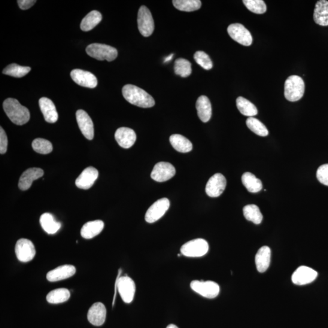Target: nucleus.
Wrapping results in <instances>:
<instances>
[{"instance_id":"obj_7","label":"nucleus","mask_w":328,"mask_h":328,"mask_svg":"<svg viewBox=\"0 0 328 328\" xmlns=\"http://www.w3.org/2000/svg\"><path fill=\"white\" fill-rule=\"evenodd\" d=\"M138 24L139 32L143 36L147 37L153 33L154 30L153 18L150 10L145 6L139 9Z\"/></svg>"},{"instance_id":"obj_6","label":"nucleus","mask_w":328,"mask_h":328,"mask_svg":"<svg viewBox=\"0 0 328 328\" xmlns=\"http://www.w3.org/2000/svg\"><path fill=\"white\" fill-rule=\"evenodd\" d=\"M190 287L195 293L210 299L217 297L220 291L219 285L212 281L194 280L191 282Z\"/></svg>"},{"instance_id":"obj_19","label":"nucleus","mask_w":328,"mask_h":328,"mask_svg":"<svg viewBox=\"0 0 328 328\" xmlns=\"http://www.w3.org/2000/svg\"><path fill=\"white\" fill-rule=\"evenodd\" d=\"M106 309L104 305L100 302L93 304L88 312V320L94 326H101L105 323Z\"/></svg>"},{"instance_id":"obj_43","label":"nucleus","mask_w":328,"mask_h":328,"mask_svg":"<svg viewBox=\"0 0 328 328\" xmlns=\"http://www.w3.org/2000/svg\"><path fill=\"white\" fill-rule=\"evenodd\" d=\"M18 5L22 10H26L35 4V0H18Z\"/></svg>"},{"instance_id":"obj_2","label":"nucleus","mask_w":328,"mask_h":328,"mask_svg":"<svg viewBox=\"0 0 328 328\" xmlns=\"http://www.w3.org/2000/svg\"><path fill=\"white\" fill-rule=\"evenodd\" d=\"M3 108L9 119L17 126H23L30 119L29 109L21 105L17 99H6L3 102Z\"/></svg>"},{"instance_id":"obj_41","label":"nucleus","mask_w":328,"mask_h":328,"mask_svg":"<svg viewBox=\"0 0 328 328\" xmlns=\"http://www.w3.org/2000/svg\"><path fill=\"white\" fill-rule=\"evenodd\" d=\"M317 178L321 184L328 186V163L319 167L317 172Z\"/></svg>"},{"instance_id":"obj_15","label":"nucleus","mask_w":328,"mask_h":328,"mask_svg":"<svg viewBox=\"0 0 328 328\" xmlns=\"http://www.w3.org/2000/svg\"><path fill=\"white\" fill-rule=\"evenodd\" d=\"M76 118L79 129L84 136L88 140H92L94 136V124L86 111L78 109L76 112Z\"/></svg>"},{"instance_id":"obj_38","label":"nucleus","mask_w":328,"mask_h":328,"mask_svg":"<svg viewBox=\"0 0 328 328\" xmlns=\"http://www.w3.org/2000/svg\"><path fill=\"white\" fill-rule=\"evenodd\" d=\"M33 150L36 153L47 154L51 153L53 151V145L50 141L47 139L37 138L33 140L32 144Z\"/></svg>"},{"instance_id":"obj_12","label":"nucleus","mask_w":328,"mask_h":328,"mask_svg":"<svg viewBox=\"0 0 328 328\" xmlns=\"http://www.w3.org/2000/svg\"><path fill=\"white\" fill-rule=\"evenodd\" d=\"M117 288L121 299L126 303L132 302L135 297L136 285L133 279L129 276H121L117 282Z\"/></svg>"},{"instance_id":"obj_18","label":"nucleus","mask_w":328,"mask_h":328,"mask_svg":"<svg viewBox=\"0 0 328 328\" xmlns=\"http://www.w3.org/2000/svg\"><path fill=\"white\" fill-rule=\"evenodd\" d=\"M114 136L118 144L126 149L132 147L136 141L135 131L129 128H119L115 132Z\"/></svg>"},{"instance_id":"obj_21","label":"nucleus","mask_w":328,"mask_h":328,"mask_svg":"<svg viewBox=\"0 0 328 328\" xmlns=\"http://www.w3.org/2000/svg\"><path fill=\"white\" fill-rule=\"evenodd\" d=\"M76 269L72 265H63L51 270L47 273V278L49 281L55 282L63 280L74 275Z\"/></svg>"},{"instance_id":"obj_45","label":"nucleus","mask_w":328,"mask_h":328,"mask_svg":"<svg viewBox=\"0 0 328 328\" xmlns=\"http://www.w3.org/2000/svg\"><path fill=\"white\" fill-rule=\"evenodd\" d=\"M167 328H178V327L176 326V325L175 324H169L168 326L167 327Z\"/></svg>"},{"instance_id":"obj_23","label":"nucleus","mask_w":328,"mask_h":328,"mask_svg":"<svg viewBox=\"0 0 328 328\" xmlns=\"http://www.w3.org/2000/svg\"><path fill=\"white\" fill-rule=\"evenodd\" d=\"M196 107L200 120L203 122H208L211 119L212 114L211 103L208 97L200 96L197 100Z\"/></svg>"},{"instance_id":"obj_10","label":"nucleus","mask_w":328,"mask_h":328,"mask_svg":"<svg viewBox=\"0 0 328 328\" xmlns=\"http://www.w3.org/2000/svg\"><path fill=\"white\" fill-rule=\"evenodd\" d=\"M15 251L18 260L23 263L33 260L36 254L32 242L25 238L18 240L15 245Z\"/></svg>"},{"instance_id":"obj_25","label":"nucleus","mask_w":328,"mask_h":328,"mask_svg":"<svg viewBox=\"0 0 328 328\" xmlns=\"http://www.w3.org/2000/svg\"><path fill=\"white\" fill-rule=\"evenodd\" d=\"M104 228V223L101 220L89 221L82 227L81 235L85 239H91L101 233Z\"/></svg>"},{"instance_id":"obj_29","label":"nucleus","mask_w":328,"mask_h":328,"mask_svg":"<svg viewBox=\"0 0 328 328\" xmlns=\"http://www.w3.org/2000/svg\"><path fill=\"white\" fill-rule=\"evenodd\" d=\"M39 223L46 232L48 234H54L60 229L61 224L55 220L53 215L45 213L41 216Z\"/></svg>"},{"instance_id":"obj_32","label":"nucleus","mask_w":328,"mask_h":328,"mask_svg":"<svg viewBox=\"0 0 328 328\" xmlns=\"http://www.w3.org/2000/svg\"><path fill=\"white\" fill-rule=\"evenodd\" d=\"M70 292L65 288L57 289L47 295V300L51 304H59L66 302L70 298Z\"/></svg>"},{"instance_id":"obj_27","label":"nucleus","mask_w":328,"mask_h":328,"mask_svg":"<svg viewBox=\"0 0 328 328\" xmlns=\"http://www.w3.org/2000/svg\"><path fill=\"white\" fill-rule=\"evenodd\" d=\"M170 142L172 147L180 153H188L192 150L193 145L185 137L181 135H173L170 136Z\"/></svg>"},{"instance_id":"obj_44","label":"nucleus","mask_w":328,"mask_h":328,"mask_svg":"<svg viewBox=\"0 0 328 328\" xmlns=\"http://www.w3.org/2000/svg\"><path fill=\"white\" fill-rule=\"evenodd\" d=\"M173 54H171V55H170V56H169L168 57H167L166 58L165 60H164L163 62L166 63V62H170V61L171 60L173 59Z\"/></svg>"},{"instance_id":"obj_40","label":"nucleus","mask_w":328,"mask_h":328,"mask_svg":"<svg viewBox=\"0 0 328 328\" xmlns=\"http://www.w3.org/2000/svg\"><path fill=\"white\" fill-rule=\"evenodd\" d=\"M194 59L198 65L206 70L213 68V63L208 54L203 51H197L194 55Z\"/></svg>"},{"instance_id":"obj_31","label":"nucleus","mask_w":328,"mask_h":328,"mask_svg":"<svg viewBox=\"0 0 328 328\" xmlns=\"http://www.w3.org/2000/svg\"><path fill=\"white\" fill-rule=\"evenodd\" d=\"M236 106L242 115L249 117H254L258 114V109L253 103L242 97L236 99Z\"/></svg>"},{"instance_id":"obj_35","label":"nucleus","mask_w":328,"mask_h":328,"mask_svg":"<svg viewBox=\"0 0 328 328\" xmlns=\"http://www.w3.org/2000/svg\"><path fill=\"white\" fill-rule=\"evenodd\" d=\"M31 68L28 66H22L17 64L12 63L8 65L3 70L4 74L12 76V77L20 78L24 77L30 72Z\"/></svg>"},{"instance_id":"obj_37","label":"nucleus","mask_w":328,"mask_h":328,"mask_svg":"<svg viewBox=\"0 0 328 328\" xmlns=\"http://www.w3.org/2000/svg\"><path fill=\"white\" fill-rule=\"evenodd\" d=\"M174 69L175 74L181 76L182 77H188L192 72L191 63L182 58L175 61Z\"/></svg>"},{"instance_id":"obj_3","label":"nucleus","mask_w":328,"mask_h":328,"mask_svg":"<svg viewBox=\"0 0 328 328\" xmlns=\"http://www.w3.org/2000/svg\"><path fill=\"white\" fill-rule=\"evenodd\" d=\"M305 90V85L302 78L298 75H291L285 81V98L290 102L298 101L302 98Z\"/></svg>"},{"instance_id":"obj_1","label":"nucleus","mask_w":328,"mask_h":328,"mask_svg":"<svg viewBox=\"0 0 328 328\" xmlns=\"http://www.w3.org/2000/svg\"><path fill=\"white\" fill-rule=\"evenodd\" d=\"M122 94L127 101L139 107L151 108L155 105L153 97L135 85H125L122 88Z\"/></svg>"},{"instance_id":"obj_24","label":"nucleus","mask_w":328,"mask_h":328,"mask_svg":"<svg viewBox=\"0 0 328 328\" xmlns=\"http://www.w3.org/2000/svg\"><path fill=\"white\" fill-rule=\"evenodd\" d=\"M270 258L271 251L267 246H263L258 250L255 256V264L258 272L263 273L266 271L270 265Z\"/></svg>"},{"instance_id":"obj_36","label":"nucleus","mask_w":328,"mask_h":328,"mask_svg":"<svg viewBox=\"0 0 328 328\" xmlns=\"http://www.w3.org/2000/svg\"><path fill=\"white\" fill-rule=\"evenodd\" d=\"M246 125L252 132L258 136L265 137L269 135L268 130L266 126L256 118L249 117L246 120Z\"/></svg>"},{"instance_id":"obj_13","label":"nucleus","mask_w":328,"mask_h":328,"mask_svg":"<svg viewBox=\"0 0 328 328\" xmlns=\"http://www.w3.org/2000/svg\"><path fill=\"white\" fill-rule=\"evenodd\" d=\"M175 174V168L171 163L160 162L156 163L151 173V177L155 181L162 182L169 180Z\"/></svg>"},{"instance_id":"obj_5","label":"nucleus","mask_w":328,"mask_h":328,"mask_svg":"<svg viewBox=\"0 0 328 328\" xmlns=\"http://www.w3.org/2000/svg\"><path fill=\"white\" fill-rule=\"evenodd\" d=\"M209 246L205 239L198 238L188 241L181 248V254L188 257H200L209 251Z\"/></svg>"},{"instance_id":"obj_4","label":"nucleus","mask_w":328,"mask_h":328,"mask_svg":"<svg viewBox=\"0 0 328 328\" xmlns=\"http://www.w3.org/2000/svg\"><path fill=\"white\" fill-rule=\"evenodd\" d=\"M86 51L90 57L94 59L100 61L105 60L108 62H112L116 59L118 55L116 49L111 46L100 44L88 45Z\"/></svg>"},{"instance_id":"obj_39","label":"nucleus","mask_w":328,"mask_h":328,"mask_svg":"<svg viewBox=\"0 0 328 328\" xmlns=\"http://www.w3.org/2000/svg\"><path fill=\"white\" fill-rule=\"evenodd\" d=\"M245 7L255 14H263L267 11L266 3L263 0H244Z\"/></svg>"},{"instance_id":"obj_22","label":"nucleus","mask_w":328,"mask_h":328,"mask_svg":"<svg viewBox=\"0 0 328 328\" xmlns=\"http://www.w3.org/2000/svg\"><path fill=\"white\" fill-rule=\"evenodd\" d=\"M39 106L46 121L54 124L58 120V113L56 106L50 99L42 97L39 100Z\"/></svg>"},{"instance_id":"obj_30","label":"nucleus","mask_w":328,"mask_h":328,"mask_svg":"<svg viewBox=\"0 0 328 328\" xmlns=\"http://www.w3.org/2000/svg\"><path fill=\"white\" fill-rule=\"evenodd\" d=\"M102 14L99 11H91L82 20L80 28L83 31H90L94 28L102 21Z\"/></svg>"},{"instance_id":"obj_20","label":"nucleus","mask_w":328,"mask_h":328,"mask_svg":"<svg viewBox=\"0 0 328 328\" xmlns=\"http://www.w3.org/2000/svg\"><path fill=\"white\" fill-rule=\"evenodd\" d=\"M44 175V170L39 168H30L24 172L21 175L18 187L21 190H27L31 187L33 181L42 177Z\"/></svg>"},{"instance_id":"obj_14","label":"nucleus","mask_w":328,"mask_h":328,"mask_svg":"<svg viewBox=\"0 0 328 328\" xmlns=\"http://www.w3.org/2000/svg\"><path fill=\"white\" fill-rule=\"evenodd\" d=\"M318 275L315 270L309 267L300 266L293 273L292 281L296 285H305L314 281Z\"/></svg>"},{"instance_id":"obj_26","label":"nucleus","mask_w":328,"mask_h":328,"mask_svg":"<svg viewBox=\"0 0 328 328\" xmlns=\"http://www.w3.org/2000/svg\"><path fill=\"white\" fill-rule=\"evenodd\" d=\"M314 20L318 25L328 26V2L326 0L317 2L314 9Z\"/></svg>"},{"instance_id":"obj_42","label":"nucleus","mask_w":328,"mask_h":328,"mask_svg":"<svg viewBox=\"0 0 328 328\" xmlns=\"http://www.w3.org/2000/svg\"><path fill=\"white\" fill-rule=\"evenodd\" d=\"M0 129V153L3 154L7 151L8 141L5 130L2 127Z\"/></svg>"},{"instance_id":"obj_33","label":"nucleus","mask_w":328,"mask_h":328,"mask_svg":"<svg viewBox=\"0 0 328 328\" xmlns=\"http://www.w3.org/2000/svg\"><path fill=\"white\" fill-rule=\"evenodd\" d=\"M243 214L246 220L252 222L255 224H260L263 221V215L259 208L256 205L250 204L245 206L243 208Z\"/></svg>"},{"instance_id":"obj_9","label":"nucleus","mask_w":328,"mask_h":328,"mask_svg":"<svg viewBox=\"0 0 328 328\" xmlns=\"http://www.w3.org/2000/svg\"><path fill=\"white\" fill-rule=\"evenodd\" d=\"M170 208L169 199L163 198L157 200L148 209L145 216V221L148 223H153L162 218Z\"/></svg>"},{"instance_id":"obj_8","label":"nucleus","mask_w":328,"mask_h":328,"mask_svg":"<svg viewBox=\"0 0 328 328\" xmlns=\"http://www.w3.org/2000/svg\"><path fill=\"white\" fill-rule=\"evenodd\" d=\"M227 32L233 40L245 47L252 44L253 38L250 32L241 24L234 23L228 27Z\"/></svg>"},{"instance_id":"obj_28","label":"nucleus","mask_w":328,"mask_h":328,"mask_svg":"<svg viewBox=\"0 0 328 328\" xmlns=\"http://www.w3.org/2000/svg\"><path fill=\"white\" fill-rule=\"evenodd\" d=\"M241 180L242 184L249 192L258 193L262 190V182L250 172L244 173L242 176Z\"/></svg>"},{"instance_id":"obj_34","label":"nucleus","mask_w":328,"mask_h":328,"mask_svg":"<svg viewBox=\"0 0 328 328\" xmlns=\"http://www.w3.org/2000/svg\"><path fill=\"white\" fill-rule=\"evenodd\" d=\"M173 5L179 11L193 12L198 10L202 3L200 0H174Z\"/></svg>"},{"instance_id":"obj_17","label":"nucleus","mask_w":328,"mask_h":328,"mask_svg":"<svg viewBox=\"0 0 328 328\" xmlns=\"http://www.w3.org/2000/svg\"><path fill=\"white\" fill-rule=\"evenodd\" d=\"M71 77L76 84L80 86L94 88L97 85V79L92 73L84 70L76 69L72 70Z\"/></svg>"},{"instance_id":"obj_16","label":"nucleus","mask_w":328,"mask_h":328,"mask_svg":"<svg viewBox=\"0 0 328 328\" xmlns=\"http://www.w3.org/2000/svg\"><path fill=\"white\" fill-rule=\"evenodd\" d=\"M98 176V170L93 167H87L76 179V186L81 189H89L93 186Z\"/></svg>"},{"instance_id":"obj_11","label":"nucleus","mask_w":328,"mask_h":328,"mask_svg":"<svg viewBox=\"0 0 328 328\" xmlns=\"http://www.w3.org/2000/svg\"><path fill=\"white\" fill-rule=\"evenodd\" d=\"M226 185V179L224 176L221 173H216L207 183L206 192L210 197H219L224 192Z\"/></svg>"}]
</instances>
